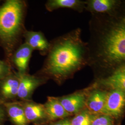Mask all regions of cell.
Returning <instances> with one entry per match:
<instances>
[{
    "label": "cell",
    "instance_id": "3957f363",
    "mask_svg": "<svg viewBox=\"0 0 125 125\" xmlns=\"http://www.w3.org/2000/svg\"><path fill=\"white\" fill-rule=\"evenodd\" d=\"M27 4L24 0H7L0 6V44L11 65L13 52L22 44Z\"/></svg>",
    "mask_w": 125,
    "mask_h": 125
},
{
    "label": "cell",
    "instance_id": "9c48e42d",
    "mask_svg": "<svg viewBox=\"0 0 125 125\" xmlns=\"http://www.w3.org/2000/svg\"><path fill=\"white\" fill-rule=\"evenodd\" d=\"M20 79L17 72L13 71L0 80V102L9 103L18 101Z\"/></svg>",
    "mask_w": 125,
    "mask_h": 125
},
{
    "label": "cell",
    "instance_id": "5b68a950",
    "mask_svg": "<svg viewBox=\"0 0 125 125\" xmlns=\"http://www.w3.org/2000/svg\"><path fill=\"white\" fill-rule=\"evenodd\" d=\"M18 73L20 79L18 90V101H27L32 100V96L38 88L44 85L49 80L47 78L30 75L28 73Z\"/></svg>",
    "mask_w": 125,
    "mask_h": 125
},
{
    "label": "cell",
    "instance_id": "44dd1931",
    "mask_svg": "<svg viewBox=\"0 0 125 125\" xmlns=\"http://www.w3.org/2000/svg\"><path fill=\"white\" fill-rule=\"evenodd\" d=\"M70 118L71 117L58 121H51L49 123V125H72Z\"/></svg>",
    "mask_w": 125,
    "mask_h": 125
},
{
    "label": "cell",
    "instance_id": "7c38bea8",
    "mask_svg": "<svg viewBox=\"0 0 125 125\" xmlns=\"http://www.w3.org/2000/svg\"><path fill=\"white\" fill-rule=\"evenodd\" d=\"M24 43H26L33 50L38 51L42 56H46L50 46V42L41 31L26 30L24 33Z\"/></svg>",
    "mask_w": 125,
    "mask_h": 125
},
{
    "label": "cell",
    "instance_id": "7402d4cb",
    "mask_svg": "<svg viewBox=\"0 0 125 125\" xmlns=\"http://www.w3.org/2000/svg\"><path fill=\"white\" fill-rule=\"evenodd\" d=\"M49 125V123H48V124H42V125Z\"/></svg>",
    "mask_w": 125,
    "mask_h": 125
},
{
    "label": "cell",
    "instance_id": "4fadbf2b",
    "mask_svg": "<svg viewBox=\"0 0 125 125\" xmlns=\"http://www.w3.org/2000/svg\"><path fill=\"white\" fill-rule=\"evenodd\" d=\"M8 120L13 125H30L19 101L3 103Z\"/></svg>",
    "mask_w": 125,
    "mask_h": 125
},
{
    "label": "cell",
    "instance_id": "8fae6325",
    "mask_svg": "<svg viewBox=\"0 0 125 125\" xmlns=\"http://www.w3.org/2000/svg\"><path fill=\"white\" fill-rule=\"evenodd\" d=\"M33 50L25 43H22L13 52L11 59L12 66L21 74L28 73L29 63Z\"/></svg>",
    "mask_w": 125,
    "mask_h": 125
},
{
    "label": "cell",
    "instance_id": "ba28073f",
    "mask_svg": "<svg viewBox=\"0 0 125 125\" xmlns=\"http://www.w3.org/2000/svg\"><path fill=\"white\" fill-rule=\"evenodd\" d=\"M19 101L22 106L26 117L30 124L40 125L50 122L44 104L36 103L32 100Z\"/></svg>",
    "mask_w": 125,
    "mask_h": 125
},
{
    "label": "cell",
    "instance_id": "52a82bcc",
    "mask_svg": "<svg viewBox=\"0 0 125 125\" xmlns=\"http://www.w3.org/2000/svg\"><path fill=\"white\" fill-rule=\"evenodd\" d=\"M88 94L86 108L92 115L101 114L104 107L108 89L98 85L94 81Z\"/></svg>",
    "mask_w": 125,
    "mask_h": 125
},
{
    "label": "cell",
    "instance_id": "7a4b0ae2",
    "mask_svg": "<svg viewBox=\"0 0 125 125\" xmlns=\"http://www.w3.org/2000/svg\"><path fill=\"white\" fill-rule=\"evenodd\" d=\"M42 67L34 74L61 85L76 72L88 66L89 50L77 28L51 40Z\"/></svg>",
    "mask_w": 125,
    "mask_h": 125
},
{
    "label": "cell",
    "instance_id": "e0dca14e",
    "mask_svg": "<svg viewBox=\"0 0 125 125\" xmlns=\"http://www.w3.org/2000/svg\"><path fill=\"white\" fill-rule=\"evenodd\" d=\"M93 115L84 108L75 115L71 117L72 125H90Z\"/></svg>",
    "mask_w": 125,
    "mask_h": 125
},
{
    "label": "cell",
    "instance_id": "603a6c76",
    "mask_svg": "<svg viewBox=\"0 0 125 125\" xmlns=\"http://www.w3.org/2000/svg\"></svg>",
    "mask_w": 125,
    "mask_h": 125
},
{
    "label": "cell",
    "instance_id": "9a60e30c",
    "mask_svg": "<svg viewBox=\"0 0 125 125\" xmlns=\"http://www.w3.org/2000/svg\"><path fill=\"white\" fill-rule=\"evenodd\" d=\"M44 105L50 122L71 117L59 102L57 97L48 96Z\"/></svg>",
    "mask_w": 125,
    "mask_h": 125
},
{
    "label": "cell",
    "instance_id": "ac0fdd59",
    "mask_svg": "<svg viewBox=\"0 0 125 125\" xmlns=\"http://www.w3.org/2000/svg\"><path fill=\"white\" fill-rule=\"evenodd\" d=\"M90 125H115V119L105 114L93 115Z\"/></svg>",
    "mask_w": 125,
    "mask_h": 125
},
{
    "label": "cell",
    "instance_id": "d6986e66",
    "mask_svg": "<svg viewBox=\"0 0 125 125\" xmlns=\"http://www.w3.org/2000/svg\"><path fill=\"white\" fill-rule=\"evenodd\" d=\"M13 72L12 65L6 60H0V80Z\"/></svg>",
    "mask_w": 125,
    "mask_h": 125
},
{
    "label": "cell",
    "instance_id": "277c9868",
    "mask_svg": "<svg viewBox=\"0 0 125 125\" xmlns=\"http://www.w3.org/2000/svg\"><path fill=\"white\" fill-rule=\"evenodd\" d=\"M92 83L84 89L77 90L72 94L57 97L66 111L73 116L85 108L86 100Z\"/></svg>",
    "mask_w": 125,
    "mask_h": 125
},
{
    "label": "cell",
    "instance_id": "6da1fadb",
    "mask_svg": "<svg viewBox=\"0 0 125 125\" xmlns=\"http://www.w3.org/2000/svg\"><path fill=\"white\" fill-rule=\"evenodd\" d=\"M88 66L94 80L111 76L125 66V2L115 12L91 15Z\"/></svg>",
    "mask_w": 125,
    "mask_h": 125
},
{
    "label": "cell",
    "instance_id": "2e32d148",
    "mask_svg": "<svg viewBox=\"0 0 125 125\" xmlns=\"http://www.w3.org/2000/svg\"><path fill=\"white\" fill-rule=\"evenodd\" d=\"M85 0H48L45 4L46 9L49 12L66 8L81 13L85 10Z\"/></svg>",
    "mask_w": 125,
    "mask_h": 125
},
{
    "label": "cell",
    "instance_id": "5bb4252c",
    "mask_svg": "<svg viewBox=\"0 0 125 125\" xmlns=\"http://www.w3.org/2000/svg\"><path fill=\"white\" fill-rule=\"evenodd\" d=\"M94 81L98 85L107 89H119L125 94V66L106 78Z\"/></svg>",
    "mask_w": 125,
    "mask_h": 125
},
{
    "label": "cell",
    "instance_id": "8992f818",
    "mask_svg": "<svg viewBox=\"0 0 125 125\" xmlns=\"http://www.w3.org/2000/svg\"><path fill=\"white\" fill-rule=\"evenodd\" d=\"M108 89L106 103L101 114L118 119L125 111V94L119 89Z\"/></svg>",
    "mask_w": 125,
    "mask_h": 125
},
{
    "label": "cell",
    "instance_id": "ffe728a7",
    "mask_svg": "<svg viewBox=\"0 0 125 125\" xmlns=\"http://www.w3.org/2000/svg\"><path fill=\"white\" fill-rule=\"evenodd\" d=\"M8 120L7 112L3 103L0 102V125H4L5 123Z\"/></svg>",
    "mask_w": 125,
    "mask_h": 125
},
{
    "label": "cell",
    "instance_id": "30bf717a",
    "mask_svg": "<svg viewBox=\"0 0 125 125\" xmlns=\"http://www.w3.org/2000/svg\"><path fill=\"white\" fill-rule=\"evenodd\" d=\"M85 10L91 15H107L115 12L122 7L125 0H87Z\"/></svg>",
    "mask_w": 125,
    "mask_h": 125
}]
</instances>
